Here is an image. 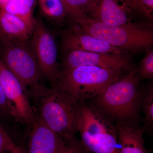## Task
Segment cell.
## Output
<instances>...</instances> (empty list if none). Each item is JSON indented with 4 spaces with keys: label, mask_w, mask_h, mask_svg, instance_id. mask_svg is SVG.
<instances>
[{
    "label": "cell",
    "mask_w": 153,
    "mask_h": 153,
    "mask_svg": "<svg viewBox=\"0 0 153 153\" xmlns=\"http://www.w3.org/2000/svg\"><path fill=\"white\" fill-rule=\"evenodd\" d=\"M67 16L74 22L87 18L88 8L92 0H63Z\"/></svg>",
    "instance_id": "ac0fdd59"
},
{
    "label": "cell",
    "mask_w": 153,
    "mask_h": 153,
    "mask_svg": "<svg viewBox=\"0 0 153 153\" xmlns=\"http://www.w3.org/2000/svg\"><path fill=\"white\" fill-rule=\"evenodd\" d=\"M76 129L81 145L93 153H120L117 126L99 110L84 102L79 103Z\"/></svg>",
    "instance_id": "3957f363"
},
{
    "label": "cell",
    "mask_w": 153,
    "mask_h": 153,
    "mask_svg": "<svg viewBox=\"0 0 153 153\" xmlns=\"http://www.w3.org/2000/svg\"><path fill=\"white\" fill-rule=\"evenodd\" d=\"M75 23L74 27L78 30L126 53L146 51L153 45V24L147 21L108 25L86 18Z\"/></svg>",
    "instance_id": "7a4b0ae2"
},
{
    "label": "cell",
    "mask_w": 153,
    "mask_h": 153,
    "mask_svg": "<svg viewBox=\"0 0 153 153\" xmlns=\"http://www.w3.org/2000/svg\"><path fill=\"white\" fill-rule=\"evenodd\" d=\"M141 105L144 114L145 131H152L153 127V87L152 84L142 91Z\"/></svg>",
    "instance_id": "d6986e66"
},
{
    "label": "cell",
    "mask_w": 153,
    "mask_h": 153,
    "mask_svg": "<svg viewBox=\"0 0 153 153\" xmlns=\"http://www.w3.org/2000/svg\"><path fill=\"white\" fill-rule=\"evenodd\" d=\"M0 42L3 44V46L12 43L10 41H9V39L3 32L1 27V24H0Z\"/></svg>",
    "instance_id": "cb8c5ba5"
},
{
    "label": "cell",
    "mask_w": 153,
    "mask_h": 153,
    "mask_svg": "<svg viewBox=\"0 0 153 153\" xmlns=\"http://www.w3.org/2000/svg\"><path fill=\"white\" fill-rule=\"evenodd\" d=\"M16 146L0 123V153H10Z\"/></svg>",
    "instance_id": "7402d4cb"
},
{
    "label": "cell",
    "mask_w": 153,
    "mask_h": 153,
    "mask_svg": "<svg viewBox=\"0 0 153 153\" xmlns=\"http://www.w3.org/2000/svg\"><path fill=\"white\" fill-rule=\"evenodd\" d=\"M130 14L139 15L153 23V0H120Z\"/></svg>",
    "instance_id": "e0dca14e"
},
{
    "label": "cell",
    "mask_w": 153,
    "mask_h": 153,
    "mask_svg": "<svg viewBox=\"0 0 153 153\" xmlns=\"http://www.w3.org/2000/svg\"><path fill=\"white\" fill-rule=\"evenodd\" d=\"M127 10L120 0H92L87 18L108 25H120L131 22Z\"/></svg>",
    "instance_id": "8fae6325"
},
{
    "label": "cell",
    "mask_w": 153,
    "mask_h": 153,
    "mask_svg": "<svg viewBox=\"0 0 153 153\" xmlns=\"http://www.w3.org/2000/svg\"><path fill=\"white\" fill-rule=\"evenodd\" d=\"M139 79L137 68H133L96 97V104L110 117L120 120L132 119L141 107Z\"/></svg>",
    "instance_id": "277c9868"
},
{
    "label": "cell",
    "mask_w": 153,
    "mask_h": 153,
    "mask_svg": "<svg viewBox=\"0 0 153 153\" xmlns=\"http://www.w3.org/2000/svg\"><path fill=\"white\" fill-rule=\"evenodd\" d=\"M12 118L10 110L3 91L0 78V118Z\"/></svg>",
    "instance_id": "603a6c76"
},
{
    "label": "cell",
    "mask_w": 153,
    "mask_h": 153,
    "mask_svg": "<svg viewBox=\"0 0 153 153\" xmlns=\"http://www.w3.org/2000/svg\"><path fill=\"white\" fill-rule=\"evenodd\" d=\"M123 71L89 66L61 70L55 85L82 103L101 94L108 85L121 77Z\"/></svg>",
    "instance_id": "5b68a950"
},
{
    "label": "cell",
    "mask_w": 153,
    "mask_h": 153,
    "mask_svg": "<svg viewBox=\"0 0 153 153\" xmlns=\"http://www.w3.org/2000/svg\"><path fill=\"white\" fill-rule=\"evenodd\" d=\"M0 78L11 116L16 121L32 126L37 114L22 83L0 58Z\"/></svg>",
    "instance_id": "ba28073f"
},
{
    "label": "cell",
    "mask_w": 153,
    "mask_h": 153,
    "mask_svg": "<svg viewBox=\"0 0 153 153\" xmlns=\"http://www.w3.org/2000/svg\"><path fill=\"white\" fill-rule=\"evenodd\" d=\"M33 98L37 116L64 140L75 137L79 103L55 85H44Z\"/></svg>",
    "instance_id": "6da1fadb"
},
{
    "label": "cell",
    "mask_w": 153,
    "mask_h": 153,
    "mask_svg": "<svg viewBox=\"0 0 153 153\" xmlns=\"http://www.w3.org/2000/svg\"><path fill=\"white\" fill-rule=\"evenodd\" d=\"M0 24L3 32L12 43L26 44L33 30L19 17L0 9Z\"/></svg>",
    "instance_id": "4fadbf2b"
},
{
    "label": "cell",
    "mask_w": 153,
    "mask_h": 153,
    "mask_svg": "<svg viewBox=\"0 0 153 153\" xmlns=\"http://www.w3.org/2000/svg\"><path fill=\"white\" fill-rule=\"evenodd\" d=\"M137 72L139 78L152 79L153 78V50L152 48L146 51V54L140 61Z\"/></svg>",
    "instance_id": "ffe728a7"
},
{
    "label": "cell",
    "mask_w": 153,
    "mask_h": 153,
    "mask_svg": "<svg viewBox=\"0 0 153 153\" xmlns=\"http://www.w3.org/2000/svg\"><path fill=\"white\" fill-rule=\"evenodd\" d=\"M32 37V50L41 76L51 85H55L60 73L57 62V44L41 18L36 19Z\"/></svg>",
    "instance_id": "52a82bcc"
},
{
    "label": "cell",
    "mask_w": 153,
    "mask_h": 153,
    "mask_svg": "<svg viewBox=\"0 0 153 153\" xmlns=\"http://www.w3.org/2000/svg\"><path fill=\"white\" fill-rule=\"evenodd\" d=\"M61 44L65 52L76 50L99 53H126L75 27L71 31H65L62 33Z\"/></svg>",
    "instance_id": "30bf717a"
},
{
    "label": "cell",
    "mask_w": 153,
    "mask_h": 153,
    "mask_svg": "<svg viewBox=\"0 0 153 153\" xmlns=\"http://www.w3.org/2000/svg\"><path fill=\"white\" fill-rule=\"evenodd\" d=\"M25 153H59L63 140L38 116L32 125Z\"/></svg>",
    "instance_id": "7c38bea8"
},
{
    "label": "cell",
    "mask_w": 153,
    "mask_h": 153,
    "mask_svg": "<svg viewBox=\"0 0 153 153\" xmlns=\"http://www.w3.org/2000/svg\"><path fill=\"white\" fill-rule=\"evenodd\" d=\"M39 3L42 13L52 22L61 24L68 16L63 0H39Z\"/></svg>",
    "instance_id": "2e32d148"
},
{
    "label": "cell",
    "mask_w": 153,
    "mask_h": 153,
    "mask_svg": "<svg viewBox=\"0 0 153 153\" xmlns=\"http://www.w3.org/2000/svg\"><path fill=\"white\" fill-rule=\"evenodd\" d=\"M131 62V57L127 53L68 51L66 52L62 63V70H70L80 66H89L128 71L133 68Z\"/></svg>",
    "instance_id": "9c48e42d"
},
{
    "label": "cell",
    "mask_w": 153,
    "mask_h": 153,
    "mask_svg": "<svg viewBox=\"0 0 153 153\" xmlns=\"http://www.w3.org/2000/svg\"><path fill=\"white\" fill-rule=\"evenodd\" d=\"M36 3V0H11L0 9L19 17L33 30L36 22L33 16Z\"/></svg>",
    "instance_id": "9a60e30c"
},
{
    "label": "cell",
    "mask_w": 153,
    "mask_h": 153,
    "mask_svg": "<svg viewBox=\"0 0 153 153\" xmlns=\"http://www.w3.org/2000/svg\"><path fill=\"white\" fill-rule=\"evenodd\" d=\"M26 44L11 43L4 46L0 58L7 68L19 79L30 95L38 90L42 78L33 51Z\"/></svg>",
    "instance_id": "8992f818"
},
{
    "label": "cell",
    "mask_w": 153,
    "mask_h": 153,
    "mask_svg": "<svg viewBox=\"0 0 153 153\" xmlns=\"http://www.w3.org/2000/svg\"><path fill=\"white\" fill-rule=\"evenodd\" d=\"M11 0H0V9H2Z\"/></svg>",
    "instance_id": "484cf974"
},
{
    "label": "cell",
    "mask_w": 153,
    "mask_h": 153,
    "mask_svg": "<svg viewBox=\"0 0 153 153\" xmlns=\"http://www.w3.org/2000/svg\"><path fill=\"white\" fill-rule=\"evenodd\" d=\"M120 153H148L145 147L142 128L117 123Z\"/></svg>",
    "instance_id": "5bb4252c"
},
{
    "label": "cell",
    "mask_w": 153,
    "mask_h": 153,
    "mask_svg": "<svg viewBox=\"0 0 153 153\" xmlns=\"http://www.w3.org/2000/svg\"><path fill=\"white\" fill-rule=\"evenodd\" d=\"M81 143L74 137L68 140H63L59 153H87Z\"/></svg>",
    "instance_id": "44dd1931"
},
{
    "label": "cell",
    "mask_w": 153,
    "mask_h": 153,
    "mask_svg": "<svg viewBox=\"0 0 153 153\" xmlns=\"http://www.w3.org/2000/svg\"><path fill=\"white\" fill-rule=\"evenodd\" d=\"M10 153H25V149L22 146H16L12 150Z\"/></svg>",
    "instance_id": "d4e9b609"
}]
</instances>
